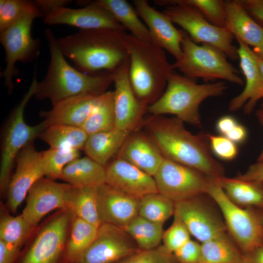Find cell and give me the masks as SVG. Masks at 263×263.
<instances>
[{"mask_svg":"<svg viewBox=\"0 0 263 263\" xmlns=\"http://www.w3.org/2000/svg\"><path fill=\"white\" fill-rule=\"evenodd\" d=\"M225 137L236 144H241L246 140L247 137V131L244 126L238 123Z\"/></svg>","mask_w":263,"mask_h":263,"instance_id":"obj_50","label":"cell"},{"mask_svg":"<svg viewBox=\"0 0 263 263\" xmlns=\"http://www.w3.org/2000/svg\"><path fill=\"white\" fill-rule=\"evenodd\" d=\"M98 228L75 216L66 245L64 263H75L94 240Z\"/></svg>","mask_w":263,"mask_h":263,"instance_id":"obj_33","label":"cell"},{"mask_svg":"<svg viewBox=\"0 0 263 263\" xmlns=\"http://www.w3.org/2000/svg\"><path fill=\"white\" fill-rule=\"evenodd\" d=\"M174 220L170 227L164 232L162 241L165 248L171 253L190 240V234L179 216L174 213Z\"/></svg>","mask_w":263,"mask_h":263,"instance_id":"obj_41","label":"cell"},{"mask_svg":"<svg viewBox=\"0 0 263 263\" xmlns=\"http://www.w3.org/2000/svg\"><path fill=\"white\" fill-rule=\"evenodd\" d=\"M154 2L166 6L163 12L174 24L180 26L194 42L213 46L230 59L239 60L238 48L233 44L234 38L227 29L214 25L194 7L175 0H159Z\"/></svg>","mask_w":263,"mask_h":263,"instance_id":"obj_8","label":"cell"},{"mask_svg":"<svg viewBox=\"0 0 263 263\" xmlns=\"http://www.w3.org/2000/svg\"><path fill=\"white\" fill-rule=\"evenodd\" d=\"M175 1L196 8L211 23L217 27L225 28L224 0H175Z\"/></svg>","mask_w":263,"mask_h":263,"instance_id":"obj_39","label":"cell"},{"mask_svg":"<svg viewBox=\"0 0 263 263\" xmlns=\"http://www.w3.org/2000/svg\"><path fill=\"white\" fill-rule=\"evenodd\" d=\"M61 179L76 187H98L106 183L105 167L88 156L78 157L64 169Z\"/></svg>","mask_w":263,"mask_h":263,"instance_id":"obj_27","label":"cell"},{"mask_svg":"<svg viewBox=\"0 0 263 263\" xmlns=\"http://www.w3.org/2000/svg\"><path fill=\"white\" fill-rule=\"evenodd\" d=\"M118 263H178L173 253L162 245L150 250L139 249Z\"/></svg>","mask_w":263,"mask_h":263,"instance_id":"obj_42","label":"cell"},{"mask_svg":"<svg viewBox=\"0 0 263 263\" xmlns=\"http://www.w3.org/2000/svg\"><path fill=\"white\" fill-rule=\"evenodd\" d=\"M173 254L178 263H199L201 243L190 239Z\"/></svg>","mask_w":263,"mask_h":263,"instance_id":"obj_44","label":"cell"},{"mask_svg":"<svg viewBox=\"0 0 263 263\" xmlns=\"http://www.w3.org/2000/svg\"><path fill=\"white\" fill-rule=\"evenodd\" d=\"M227 89L223 81L198 84L196 80L174 70L161 96L147 108L152 116L172 114L184 123L201 124L199 107L206 99L222 95Z\"/></svg>","mask_w":263,"mask_h":263,"instance_id":"obj_5","label":"cell"},{"mask_svg":"<svg viewBox=\"0 0 263 263\" xmlns=\"http://www.w3.org/2000/svg\"><path fill=\"white\" fill-rule=\"evenodd\" d=\"M80 8L66 6L56 10L44 18V23L50 25L65 24L79 28L80 30L112 29L125 30L104 8L94 1L86 2Z\"/></svg>","mask_w":263,"mask_h":263,"instance_id":"obj_19","label":"cell"},{"mask_svg":"<svg viewBox=\"0 0 263 263\" xmlns=\"http://www.w3.org/2000/svg\"><path fill=\"white\" fill-rule=\"evenodd\" d=\"M131 133L115 128L89 135L83 150L87 156L105 167L118 153Z\"/></svg>","mask_w":263,"mask_h":263,"instance_id":"obj_26","label":"cell"},{"mask_svg":"<svg viewBox=\"0 0 263 263\" xmlns=\"http://www.w3.org/2000/svg\"><path fill=\"white\" fill-rule=\"evenodd\" d=\"M207 194L175 203L174 212L200 243L227 232L220 209L210 203Z\"/></svg>","mask_w":263,"mask_h":263,"instance_id":"obj_13","label":"cell"},{"mask_svg":"<svg viewBox=\"0 0 263 263\" xmlns=\"http://www.w3.org/2000/svg\"><path fill=\"white\" fill-rule=\"evenodd\" d=\"M35 227L25 220L21 214L13 216L2 212L0 220V240L21 248Z\"/></svg>","mask_w":263,"mask_h":263,"instance_id":"obj_37","label":"cell"},{"mask_svg":"<svg viewBox=\"0 0 263 263\" xmlns=\"http://www.w3.org/2000/svg\"><path fill=\"white\" fill-rule=\"evenodd\" d=\"M153 177L158 191L174 203L206 194L212 178L166 158Z\"/></svg>","mask_w":263,"mask_h":263,"instance_id":"obj_12","label":"cell"},{"mask_svg":"<svg viewBox=\"0 0 263 263\" xmlns=\"http://www.w3.org/2000/svg\"><path fill=\"white\" fill-rule=\"evenodd\" d=\"M199 263H244V253L226 232L201 243Z\"/></svg>","mask_w":263,"mask_h":263,"instance_id":"obj_29","label":"cell"},{"mask_svg":"<svg viewBox=\"0 0 263 263\" xmlns=\"http://www.w3.org/2000/svg\"><path fill=\"white\" fill-rule=\"evenodd\" d=\"M163 224L152 222L138 215L122 227L135 242L141 250L158 247L162 240Z\"/></svg>","mask_w":263,"mask_h":263,"instance_id":"obj_35","label":"cell"},{"mask_svg":"<svg viewBox=\"0 0 263 263\" xmlns=\"http://www.w3.org/2000/svg\"><path fill=\"white\" fill-rule=\"evenodd\" d=\"M100 95L81 94L72 97L55 104L48 111H41L40 115L44 118L47 127L56 124L81 127L94 110Z\"/></svg>","mask_w":263,"mask_h":263,"instance_id":"obj_24","label":"cell"},{"mask_svg":"<svg viewBox=\"0 0 263 263\" xmlns=\"http://www.w3.org/2000/svg\"><path fill=\"white\" fill-rule=\"evenodd\" d=\"M256 116L260 124L263 127V108H260L258 109L256 113ZM263 161V149L259 156L257 158V161Z\"/></svg>","mask_w":263,"mask_h":263,"instance_id":"obj_52","label":"cell"},{"mask_svg":"<svg viewBox=\"0 0 263 263\" xmlns=\"http://www.w3.org/2000/svg\"><path fill=\"white\" fill-rule=\"evenodd\" d=\"M40 152L44 175L53 180L61 179L64 168L80 157V151L76 150L50 148Z\"/></svg>","mask_w":263,"mask_h":263,"instance_id":"obj_38","label":"cell"},{"mask_svg":"<svg viewBox=\"0 0 263 263\" xmlns=\"http://www.w3.org/2000/svg\"><path fill=\"white\" fill-rule=\"evenodd\" d=\"M237 42L240 67L245 77V87L230 100L228 109L235 112L244 107V113L249 114L261 99L263 82L255 54L249 46L240 41Z\"/></svg>","mask_w":263,"mask_h":263,"instance_id":"obj_22","label":"cell"},{"mask_svg":"<svg viewBox=\"0 0 263 263\" xmlns=\"http://www.w3.org/2000/svg\"><path fill=\"white\" fill-rule=\"evenodd\" d=\"M182 55L172 64L183 75L206 83L225 80L243 85L239 71L227 59L226 55L218 49L194 42L183 31L181 44Z\"/></svg>","mask_w":263,"mask_h":263,"instance_id":"obj_6","label":"cell"},{"mask_svg":"<svg viewBox=\"0 0 263 263\" xmlns=\"http://www.w3.org/2000/svg\"><path fill=\"white\" fill-rule=\"evenodd\" d=\"M20 247L0 240V263H15L19 257Z\"/></svg>","mask_w":263,"mask_h":263,"instance_id":"obj_45","label":"cell"},{"mask_svg":"<svg viewBox=\"0 0 263 263\" xmlns=\"http://www.w3.org/2000/svg\"><path fill=\"white\" fill-rule=\"evenodd\" d=\"M249 14L263 27V0H241Z\"/></svg>","mask_w":263,"mask_h":263,"instance_id":"obj_46","label":"cell"},{"mask_svg":"<svg viewBox=\"0 0 263 263\" xmlns=\"http://www.w3.org/2000/svg\"><path fill=\"white\" fill-rule=\"evenodd\" d=\"M97 188L72 186L68 208L75 216L98 228L102 223L98 208Z\"/></svg>","mask_w":263,"mask_h":263,"instance_id":"obj_32","label":"cell"},{"mask_svg":"<svg viewBox=\"0 0 263 263\" xmlns=\"http://www.w3.org/2000/svg\"><path fill=\"white\" fill-rule=\"evenodd\" d=\"M16 162V170L7 191L8 207L13 213L17 211L33 185L45 176L41 152L36 150L33 142L21 150Z\"/></svg>","mask_w":263,"mask_h":263,"instance_id":"obj_16","label":"cell"},{"mask_svg":"<svg viewBox=\"0 0 263 263\" xmlns=\"http://www.w3.org/2000/svg\"><path fill=\"white\" fill-rule=\"evenodd\" d=\"M94 2L109 12L125 29L136 38L151 42L149 30L134 7L125 0H97Z\"/></svg>","mask_w":263,"mask_h":263,"instance_id":"obj_30","label":"cell"},{"mask_svg":"<svg viewBox=\"0 0 263 263\" xmlns=\"http://www.w3.org/2000/svg\"><path fill=\"white\" fill-rule=\"evenodd\" d=\"M228 198L242 207L263 209V183L225 176L216 178Z\"/></svg>","mask_w":263,"mask_h":263,"instance_id":"obj_28","label":"cell"},{"mask_svg":"<svg viewBox=\"0 0 263 263\" xmlns=\"http://www.w3.org/2000/svg\"><path fill=\"white\" fill-rule=\"evenodd\" d=\"M261 106V108H263V102L262 103Z\"/></svg>","mask_w":263,"mask_h":263,"instance_id":"obj_55","label":"cell"},{"mask_svg":"<svg viewBox=\"0 0 263 263\" xmlns=\"http://www.w3.org/2000/svg\"></svg>","mask_w":263,"mask_h":263,"instance_id":"obj_56","label":"cell"},{"mask_svg":"<svg viewBox=\"0 0 263 263\" xmlns=\"http://www.w3.org/2000/svg\"><path fill=\"white\" fill-rule=\"evenodd\" d=\"M206 194L219 207L227 232L243 253L263 245V214L231 201L216 178H211Z\"/></svg>","mask_w":263,"mask_h":263,"instance_id":"obj_7","label":"cell"},{"mask_svg":"<svg viewBox=\"0 0 263 263\" xmlns=\"http://www.w3.org/2000/svg\"><path fill=\"white\" fill-rule=\"evenodd\" d=\"M72 188V186L69 183H57L42 177L28 191L22 216L31 225L36 227L51 211L69 208Z\"/></svg>","mask_w":263,"mask_h":263,"instance_id":"obj_15","label":"cell"},{"mask_svg":"<svg viewBox=\"0 0 263 263\" xmlns=\"http://www.w3.org/2000/svg\"><path fill=\"white\" fill-rule=\"evenodd\" d=\"M106 184L128 195L141 198L158 190L154 178L117 157L105 168Z\"/></svg>","mask_w":263,"mask_h":263,"instance_id":"obj_20","label":"cell"},{"mask_svg":"<svg viewBox=\"0 0 263 263\" xmlns=\"http://www.w3.org/2000/svg\"><path fill=\"white\" fill-rule=\"evenodd\" d=\"M88 135L80 127L62 124L46 127L38 138L50 148L83 150Z\"/></svg>","mask_w":263,"mask_h":263,"instance_id":"obj_31","label":"cell"},{"mask_svg":"<svg viewBox=\"0 0 263 263\" xmlns=\"http://www.w3.org/2000/svg\"><path fill=\"white\" fill-rule=\"evenodd\" d=\"M175 203L159 192L147 194L140 199L138 215L162 224L174 214Z\"/></svg>","mask_w":263,"mask_h":263,"instance_id":"obj_36","label":"cell"},{"mask_svg":"<svg viewBox=\"0 0 263 263\" xmlns=\"http://www.w3.org/2000/svg\"><path fill=\"white\" fill-rule=\"evenodd\" d=\"M126 45L131 84L138 100L147 108L163 94L174 69L165 51L151 42L127 34Z\"/></svg>","mask_w":263,"mask_h":263,"instance_id":"obj_4","label":"cell"},{"mask_svg":"<svg viewBox=\"0 0 263 263\" xmlns=\"http://www.w3.org/2000/svg\"><path fill=\"white\" fill-rule=\"evenodd\" d=\"M125 30H80L57 39L58 47L75 68L90 75L113 73L129 58Z\"/></svg>","mask_w":263,"mask_h":263,"instance_id":"obj_2","label":"cell"},{"mask_svg":"<svg viewBox=\"0 0 263 263\" xmlns=\"http://www.w3.org/2000/svg\"><path fill=\"white\" fill-rule=\"evenodd\" d=\"M139 249L122 227L102 223L92 243L75 263H118Z\"/></svg>","mask_w":263,"mask_h":263,"instance_id":"obj_14","label":"cell"},{"mask_svg":"<svg viewBox=\"0 0 263 263\" xmlns=\"http://www.w3.org/2000/svg\"><path fill=\"white\" fill-rule=\"evenodd\" d=\"M239 122L233 116L226 115L219 118L216 123L217 132L224 136L229 132Z\"/></svg>","mask_w":263,"mask_h":263,"instance_id":"obj_49","label":"cell"},{"mask_svg":"<svg viewBox=\"0 0 263 263\" xmlns=\"http://www.w3.org/2000/svg\"><path fill=\"white\" fill-rule=\"evenodd\" d=\"M225 28L237 41L253 48L263 41V27L247 12L241 0H224Z\"/></svg>","mask_w":263,"mask_h":263,"instance_id":"obj_25","label":"cell"},{"mask_svg":"<svg viewBox=\"0 0 263 263\" xmlns=\"http://www.w3.org/2000/svg\"><path fill=\"white\" fill-rule=\"evenodd\" d=\"M88 135L115 128L113 91L101 94L94 110L80 127Z\"/></svg>","mask_w":263,"mask_h":263,"instance_id":"obj_34","label":"cell"},{"mask_svg":"<svg viewBox=\"0 0 263 263\" xmlns=\"http://www.w3.org/2000/svg\"><path fill=\"white\" fill-rule=\"evenodd\" d=\"M36 6L35 1L0 0V32L15 23L22 15Z\"/></svg>","mask_w":263,"mask_h":263,"instance_id":"obj_40","label":"cell"},{"mask_svg":"<svg viewBox=\"0 0 263 263\" xmlns=\"http://www.w3.org/2000/svg\"><path fill=\"white\" fill-rule=\"evenodd\" d=\"M50 53L47 73L38 82L34 96L49 99L52 105L81 94L99 95L113 83V73L90 75L71 66L60 50L57 39L50 29L45 30Z\"/></svg>","mask_w":263,"mask_h":263,"instance_id":"obj_3","label":"cell"},{"mask_svg":"<svg viewBox=\"0 0 263 263\" xmlns=\"http://www.w3.org/2000/svg\"><path fill=\"white\" fill-rule=\"evenodd\" d=\"M134 8L147 27L152 42L178 60L182 56L183 30H178L170 18L145 0H133Z\"/></svg>","mask_w":263,"mask_h":263,"instance_id":"obj_18","label":"cell"},{"mask_svg":"<svg viewBox=\"0 0 263 263\" xmlns=\"http://www.w3.org/2000/svg\"><path fill=\"white\" fill-rule=\"evenodd\" d=\"M145 126L165 158L212 178L225 176L224 168L214 158L207 134H192L184 123L175 117L151 115Z\"/></svg>","mask_w":263,"mask_h":263,"instance_id":"obj_1","label":"cell"},{"mask_svg":"<svg viewBox=\"0 0 263 263\" xmlns=\"http://www.w3.org/2000/svg\"><path fill=\"white\" fill-rule=\"evenodd\" d=\"M244 263H263V245L244 253Z\"/></svg>","mask_w":263,"mask_h":263,"instance_id":"obj_51","label":"cell"},{"mask_svg":"<svg viewBox=\"0 0 263 263\" xmlns=\"http://www.w3.org/2000/svg\"><path fill=\"white\" fill-rule=\"evenodd\" d=\"M140 199L106 183L98 187V208L102 223L125 226L138 215Z\"/></svg>","mask_w":263,"mask_h":263,"instance_id":"obj_21","label":"cell"},{"mask_svg":"<svg viewBox=\"0 0 263 263\" xmlns=\"http://www.w3.org/2000/svg\"><path fill=\"white\" fill-rule=\"evenodd\" d=\"M256 55L263 59V41L257 47L252 49Z\"/></svg>","mask_w":263,"mask_h":263,"instance_id":"obj_54","label":"cell"},{"mask_svg":"<svg viewBox=\"0 0 263 263\" xmlns=\"http://www.w3.org/2000/svg\"><path fill=\"white\" fill-rule=\"evenodd\" d=\"M237 176L243 180L263 183V161L251 165L244 173Z\"/></svg>","mask_w":263,"mask_h":263,"instance_id":"obj_48","label":"cell"},{"mask_svg":"<svg viewBox=\"0 0 263 263\" xmlns=\"http://www.w3.org/2000/svg\"><path fill=\"white\" fill-rule=\"evenodd\" d=\"M211 151L214 155L224 161H231L238 154L236 143L222 135L207 134Z\"/></svg>","mask_w":263,"mask_h":263,"instance_id":"obj_43","label":"cell"},{"mask_svg":"<svg viewBox=\"0 0 263 263\" xmlns=\"http://www.w3.org/2000/svg\"><path fill=\"white\" fill-rule=\"evenodd\" d=\"M35 1L44 18L58 8L66 6L72 1L69 0H37Z\"/></svg>","mask_w":263,"mask_h":263,"instance_id":"obj_47","label":"cell"},{"mask_svg":"<svg viewBox=\"0 0 263 263\" xmlns=\"http://www.w3.org/2000/svg\"><path fill=\"white\" fill-rule=\"evenodd\" d=\"M75 216L69 208L60 209L42 226L15 263H64L67 241Z\"/></svg>","mask_w":263,"mask_h":263,"instance_id":"obj_11","label":"cell"},{"mask_svg":"<svg viewBox=\"0 0 263 263\" xmlns=\"http://www.w3.org/2000/svg\"><path fill=\"white\" fill-rule=\"evenodd\" d=\"M256 57L263 82V59L258 56L257 55H256ZM260 98L261 99L263 98V85L261 93Z\"/></svg>","mask_w":263,"mask_h":263,"instance_id":"obj_53","label":"cell"},{"mask_svg":"<svg viewBox=\"0 0 263 263\" xmlns=\"http://www.w3.org/2000/svg\"><path fill=\"white\" fill-rule=\"evenodd\" d=\"M129 58L113 73L115 128L132 132L138 125L145 107L136 97L129 75Z\"/></svg>","mask_w":263,"mask_h":263,"instance_id":"obj_17","label":"cell"},{"mask_svg":"<svg viewBox=\"0 0 263 263\" xmlns=\"http://www.w3.org/2000/svg\"><path fill=\"white\" fill-rule=\"evenodd\" d=\"M117 154L153 177L165 158L150 135L143 132H131Z\"/></svg>","mask_w":263,"mask_h":263,"instance_id":"obj_23","label":"cell"},{"mask_svg":"<svg viewBox=\"0 0 263 263\" xmlns=\"http://www.w3.org/2000/svg\"><path fill=\"white\" fill-rule=\"evenodd\" d=\"M36 68L28 91L12 112L3 135L1 150L0 189L1 193L7 192L12 176L14 163L21 150L33 142L47 127L44 121L34 126L26 124L24 119L25 107L36 91Z\"/></svg>","mask_w":263,"mask_h":263,"instance_id":"obj_9","label":"cell"},{"mask_svg":"<svg viewBox=\"0 0 263 263\" xmlns=\"http://www.w3.org/2000/svg\"><path fill=\"white\" fill-rule=\"evenodd\" d=\"M39 17L43 16L36 4L35 8L0 32V41L5 50L6 62L0 76L4 79V85L9 94L14 90L13 78L19 73L16 67V63L19 61L24 63L30 62L39 53L40 41L34 39L31 35L33 21Z\"/></svg>","mask_w":263,"mask_h":263,"instance_id":"obj_10","label":"cell"}]
</instances>
